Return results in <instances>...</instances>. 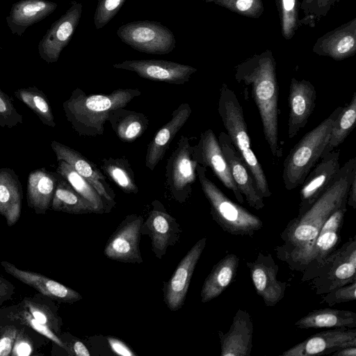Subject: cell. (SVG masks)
Instances as JSON below:
<instances>
[{
	"instance_id": "1",
	"label": "cell",
	"mask_w": 356,
	"mask_h": 356,
	"mask_svg": "<svg viewBox=\"0 0 356 356\" xmlns=\"http://www.w3.org/2000/svg\"><path fill=\"white\" fill-rule=\"evenodd\" d=\"M356 175V158L341 166L332 184L302 215L289 220L280 234L281 245L275 248L277 257L289 264L314 241L329 216L347 204L348 192Z\"/></svg>"
},
{
	"instance_id": "2",
	"label": "cell",
	"mask_w": 356,
	"mask_h": 356,
	"mask_svg": "<svg viewBox=\"0 0 356 356\" xmlns=\"http://www.w3.org/2000/svg\"><path fill=\"white\" fill-rule=\"evenodd\" d=\"M234 78L250 88L261 118L265 140L271 154L276 158L282 156L278 131L279 86L276 63L273 54L266 50L255 54L234 68Z\"/></svg>"
},
{
	"instance_id": "3",
	"label": "cell",
	"mask_w": 356,
	"mask_h": 356,
	"mask_svg": "<svg viewBox=\"0 0 356 356\" xmlns=\"http://www.w3.org/2000/svg\"><path fill=\"white\" fill-rule=\"evenodd\" d=\"M138 89H117L108 94L87 95L74 89L63 103L67 120L80 136L97 137L104 133V124L111 111L125 107L139 97Z\"/></svg>"
},
{
	"instance_id": "4",
	"label": "cell",
	"mask_w": 356,
	"mask_h": 356,
	"mask_svg": "<svg viewBox=\"0 0 356 356\" xmlns=\"http://www.w3.org/2000/svg\"><path fill=\"white\" fill-rule=\"evenodd\" d=\"M218 112L227 134L250 172L256 187L263 198L272 193L261 163L252 149L243 108L234 92L226 83L220 89Z\"/></svg>"
},
{
	"instance_id": "5",
	"label": "cell",
	"mask_w": 356,
	"mask_h": 356,
	"mask_svg": "<svg viewBox=\"0 0 356 356\" xmlns=\"http://www.w3.org/2000/svg\"><path fill=\"white\" fill-rule=\"evenodd\" d=\"M342 109L336 108L332 113L295 145L284 161L282 179L284 187L291 191L302 184L318 163L326 147L333 121Z\"/></svg>"
},
{
	"instance_id": "6",
	"label": "cell",
	"mask_w": 356,
	"mask_h": 356,
	"mask_svg": "<svg viewBox=\"0 0 356 356\" xmlns=\"http://www.w3.org/2000/svg\"><path fill=\"white\" fill-rule=\"evenodd\" d=\"M197 177L210 205L213 220L225 232L236 236H252L262 229V220L245 208L228 198L207 176V168L197 164Z\"/></svg>"
},
{
	"instance_id": "7",
	"label": "cell",
	"mask_w": 356,
	"mask_h": 356,
	"mask_svg": "<svg viewBox=\"0 0 356 356\" xmlns=\"http://www.w3.org/2000/svg\"><path fill=\"white\" fill-rule=\"evenodd\" d=\"M347 204L334 211L325 220L310 245L288 264L292 270L302 273L301 282L310 281L317 268L341 242V230L347 211Z\"/></svg>"
},
{
	"instance_id": "8",
	"label": "cell",
	"mask_w": 356,
	"mask_h": 356,
	"mask_svg": "<svg viewBox=\"0 0 356 356\" xmlns=\"http://www.w3.org/2000/svg\"><path fill=\"white\" fill-rule=\"evenodd\" d=\"M316 295L356 281V235L350 237L317 268L311 280Z\"/></svg>"
},
{
	"instance_id": "9",
	"label": "cell",
	"mask_w": 356,
	"mask_h": 356,
	"mask_svg": "<svg viewBox=\"0 0 356 356\" xmlns=\"http://www.w3.org/2000/svg\"><path fill=\"white\" fill-rule=\"evenodd\" d=\"M116 33L124 43L143 53L167 54L176 46L173 33L158 22H129L120 26Z\"/></svg>"
},
{
	"instance_id": "10",
	"label": "cell",
	"mask_w": 356,
	"mask_h": 356,
	"mask_svg": "<svg viewBox=\"0 0 356 356\" xmlns=\"http://www.w3.org/2000/svg\"><path fill=\"white\" fill-rule=\"evenodd\" d=\"M197 163L193 157V146L189 139L181 136L176 149L167 161L166 185L171 196L179 203L186 202L192 193V186L197 178Z\"/></svg>"
},
{
	"instance_id": "11",
	"label": "cell",
	"mask_w": 356,
	"mask_h": 356,
	"mask_svg": "<svg viewBox=\"0 0 356 356\" xmlns=\"http://www.w3.org/2000/svg\"><path fill=\"white\" fill-rule=\"evenodd\" d=\"M143 221L140 215L127 216L109 237L104 250L105 256L124 263H142L139 243Z\"/></svg>"
},
{
	"instance_id": "12",
	"label": "cell",
	"mask_w": 356,
	"mask_h": 356,
	"mask_svg": "<svg viewBox=\"0 0 356 356\" xmlns=\"http://www.w3.org/2000/svg\"><path fill=\"white\" fill-rule=\"evenodd\" d=\"M81 13V3L72 1L65 13L52 23L38 45L39 56L43 60L47 63L58 61L79 24Z\"/></svg>"
},
{
	"instance_id": "13",
	"label": "cell",
	"mask_w": 356,
	"mask_h": 356,
	"mask_svg": "<svg viewBox=\"0 0 356 356\" xmlns=\"http://www.w3.org/2000/svg\"><path fill=\"white\" fill-rule=\"evenodd\" d=\"M181 229L177 220L165 209L162 203L155 200L140 229L141 235L151 239L152 250L155 257L161 259L170 246L179 241Z\"/></svg>"
},
{
	"instance_id": "14",
	"label": "cell",
	"mask_w": 356,
	"mask_h": 356,
	"mask_svg": "<svg viewBox=\"0 0 356 356\" xmlns=\"http://www.w3.org/2000/svg\"><path fill=\"white\" fill-rule=\"evenodd\" d=\"M207 238L199 239L177 265L163 287V301L167 307L176 312L184 305L195 266L206 246Z\"/></svg>"
},
{
	"instance_id": "15",
	"label": "cell",
	"mask_w": 356,
	"mask_h": 356,
	"mask_svg": "<svg viewBox=\"0 0 356 356\" xmlns=\"http://www.w3.org/2000/svg\"><path fill=\"white\" fill-rule=\"evenodd\" d=\"M340 168L339 149H334L320 159L302 184L298 216L306 212L327 190Z\"/></svg>"
},
{
	"instance_id": "16",
	"label": "cell",
	"mask_w": 356,
	"mask_h": 356,
	"mask_svg": "<svg viewBox=\"0 0 356 356\" xmlns=\"http://www.w3.org/2000/svg\"><path fill=\"white\" fill-rule=\"evenodd\" d=\"M113 67L134 72L145 79L175 85L188 82L197 70L190 65L156 59L128 60L114 64Z\"/></svg>"
},
{
	"instance_id": "17",
	"label": "cell",
	"mask_w": 356,
	"mask_h": 356,
	"mask_svg": "<svg viewBox=\"0 0 356 356\" xmlns=\"http://www.w3.org/2000/svg\"><path fill=\"white\" fill-rule=\"evenodd\" d=\"M193 157L199 165L210 168L220 182L233 193L236 200L241 204L244 203V197L234 181L218 140L212 129H208L201 134L198 143L193 146Z\"/></svg>"
},
{
	"instance_id": "18",
	"label": "cell",
	"mask_w": 356,
	"mask_h": 356,
	"mask_svg": "<svg viewBox=\"0 0 356 356\" xmlns=\"http://www.w3.org/2000/svg\"><path fill=\"white\" fill-rule=\"evenodd\" d=\"M255 291L267 307L275 306L284 297L286 283L277 278L279 266L270 253L259 252L253 261H247Z\"/></svg>"
},
{
	"instance_id": "19",
	"label": "cell",
	"mask_w": 356,
	"mask_h": 356,
	"mask_svg": "<svg viewBox=\"0 0 356 356\" xmlns=\"http://www.w3.org/2000/svg\"><path fill=\"white\" fill-rule=\"evenodd\" d=\"M347 346H356V329L334 328L316 333L284 351L283 356H314L332 354Z\"/></svg>"
},
{
	"instance_id": "20",
	"label": "cell",
	"mask_w": 356,
	"mask_h": 356,
	"mask_svg": "<svg viewBox=\"0 0 356 356\" xmlns=\"http://www.w3.org/2000/svg\"><path fill=\"white\" fill-rule=\"evenodd\" d=\"M316 91L309 81L292 78L288 97L287 136L294 138L307 123L316 105Z\"/></svg>"
},
{
	"instance_id": "21",
	"label": "cell",
	"mask_w": 356,
	"mask_h": 356,
	"mask_svg": "<svg viewBox=\"0 0 356 356\" xmlns=\"http://www.w3.org/2000/svg\"><path fill=\"white\" fill-rule=\"evenodd\" d=\"M218 140L234 181L243 197H245V201L250 207L256 210L263 209L264 198L259 194L250 172L233 145L230 138L227 133L221 131Z\"/></svg>"
},
{
	"instance_id": "22",
	"label": "cell",
	"mask_w": 356,
	"mask_h": 356,
	"mask_svg": "<svg viewBox=\"0 0 356 356\" xmlns=\"http://www.w3.org/2000/svg\"><path fill=\"white\" fill-rule=\"evenodd\" d=\"M51 147L58 161H64L84 177L105 200L115 204V194L106 181L100 169L79 152L58 141L53 140Z\"/></svg>"
},
{
	"instance_id": "23",
	"label": "cell",
	"mask_w": 356,
	"mask_h": 356,
	"mask_svg": "<svg viewBox=\"0 0 356 356\" xmlns=\"http://www.w3.org/2000/svg\"><path fill=\"white\" fill-rule=\"evenodd\" d=\"M1 265L8 274L51 300L73 303L82 299L81 295L76 291L40 273L20 269L8 261H2Z\"/></svg>"
},
{
	"instance_id": "24",
	"label": "cell",
	"mask_w": 356,
	"mask_h": 356,
	"mask_svg": "<svg viewBox=\"0 0 356 356\" xmlns=\"http://www.w3.org/2000/svg\"><path fill=\"white\" fill-rule=\"evenodd\" d=\"M253 322L250 314L238 309L227 332H218L220 356H250L252 348Z\"/></svg>"
},
{
	"instance_id": "25",
	"label": "cell",
	"mask_w": 356,
	"mask_h": 356,
	"mask_svg": "<svg viewBox=\"0 0 356 356\" xmlns=\"http://www.w3.org/2000/svg\"><path fill=\"white\" fill-rule=\"evenodd\" d=\"M192 113L188 103L181 104L172 113L170 120L156 134L147 146L145 166L153 171L164 157L177 134L184 127Z\"/></svg>"
},
{
	"instance_id": "26",
	"label": "cell",
	"mask_w": 356,
	"mask_h": 356,
	"mask_svg": "<svg viewBox=\"0 0 356 356\" xmlns=\"http://www.w3.org/2000/svg\"><path fill=\"white\" fill-rule=\"evenodd\" d=\"M57 6L49 0H19L12 5L6 21L13 34L22 36L30 26L54 13Z\"/></svg>"
},
{
	"instance_id": "27",
	"label": "cell",
	"mask_w": 356,
	"mask_h": 356,
	"mask_svg": "<svg viewBox=\"0 0 356 356\" xmlns=\"http://www.w3.org/2000/svg\"><path fill=\"white\" fill-rule=\"evenodd\" d=\"M313 51L336 60L354 55L356 51V19L320 38L315 43Z\"/></svg>"
},
{
	"instance_id": "28",
	"label": "cell",
	"mask_w": 356,
	"mask_h": 356,
	"mask_svg": "<svg viewBox=\"0 0 356 356\" xmlns=\"http://www.w3.org/2000/svg\"><path fill=\"white\" fill-rule=\"evenodd\" d=\"M60 175L45 168L31 172L26 184L28 206L37 214H44L50 209Z\"/></svg>"
},
{
	"instance_id": "29",
	"label": "cell",
	"mask_w": 356,
	"mask_h": 356,
	"mask_svg": "<svg viewBox=\"0 0 356 356\" xmlns=\"http://www.w3.org/2000/svg\"><path fill=\"white\" fill-rule=\"evenodd\" d=\"M23 191L17 175L9 168H0V214L11 227L21 215Z\"/></svg>"
},
{
	"instance_id": "30",
	"label": "cell",
	"mask_w": 356,
	"mask_h": 356,
	"mask_svg": "<svg viewBox=\"0 0 356 356\" xmlns=\"http://www.w3.org/2000/svg\"><path fill=\"white\" fill-rule=\"evenodd\" d=\"M239 262L236 254H228L213 266L202 287V302H208L218 297L230 285L236 275Z\"/></svg>"
},
{
	"instance_id": "31",
	"label": "cell",
	"mask_w": 356,
	"mask_h": 356,
	"mask_svg": "<svg viewBox=\"0 0 356 356\" xmlns=\"http://www.w3.org/2000/svg\"><path fill=\"white\" fill-rule=\"evenodd\" d=\"M300 329L356 327V313L331 308L314 309L295 323Z\"/></svg>"
},
{
	"instance_id": "32",
	"label": "cell",
	"mask_w": 356,
	"mask_h": 356,
	"mask_svg": "<svg viewBox=\"0 0 356 356\" xmlns=\"http://www.w3.org/2000/svg\"><path fill=\"white\" fill-rule=\"evenodd\" d=\"M107 120L117 136L126 143H132L140 137L149 126V119L144 113L124 107L111 111Z\"/></svg>"
},
{
	"instance_id": "33",
	"label": "cell",
	"mask_w": 356,
	"mask_h": 356,
	"mask_svg": "<svg viewBox=\"0 0 356 356\" xmlns=\"http://www.w3.org/2000/svg\"><path fill=\"white\" fill-rule=\"evenodd\" d=\"M56 172L66 179L72 187L94 207L97 213L109 212L115 206L102 197L95 188L64 161H58Z\"/></svg>"
},
{
	"instance_id": "34",
	"label": "cell",
	"mask_w": 356,
	"mask_h": 356,
	"mask_svg": "<svg viewBox=\"0 0 356 356\" xmlns=\"http://www.w3.org/2000/svg\"><path fill=\"white\" fill-rule=\"evenodd\" d=\"M50 209L72 214L96 213L92 205L79 195L61 175Z\"/></svg>"
},
{
	"instance_id": "35",
	"label": "cell",
	"mask_w": 356,
	"mask_h": 356,
	"mask_svg": "<svg viewBox=\"0 0 356 356\" xmlns=\"http://www.w3.org/2000/svg\"><path fill=\"white\" fill-rule=\"evenodd\" d=\"M356 122V92H354L350 102L332 122L328 143L322 156L336 149L344 142L355 127ZM321 156V157H322Z\"/></svg>"
},
{
	"instance_id": "36",
	"label": "cell",
	"mask_w": 356,
	"mask_h": 356,
	"mask_svg": "<svg viewBox=\"0 0 356 356\" xmlns=\"http://www.w3.org/2000/svg\"><path fill=\"white\" fill-rule=\"evenodd\" d=\"M100 168L125 193L137 194L138 187L134 173L126 158L103 159Z\"/></svg>"
},
{
	"instance_id": "37",
	"label": "cell",
	"mask_w": 356,
	"mask_h": 356,
	"mask_svg": "<svg viewBox=\"0 0 356 356\" xmlns=\"http://www.w3.org/2000/svg\"><path fill=\"white\" fill-rule=\"evenodd\" d=\"M46 297L45 299L36 295L33 297H25L19 304L26 309L33 317L40 323L47 325L60 337L61 332L62 319L59 316L55 305Z\"/></svg>"
},
{
	"instance_id": "38",
	"label": "cell",
	"mask_w": 356,
	"mask_h": 356,
	"mask_svg": "<svg viewBox=\"0 0 356 356\" xmlns=\"http://www.w3.org/2000/svg\"><path fill=\"white\" fill-rule=\"evenodd\" d=\"M14 94L35 113L44 124L50 127H56L49 102L42 90L35 86H29L17 89Z\"/></svg>"
},
{
	"instance_id": "39",
	"label": "cell",
	"mask_w": 356,
	"mask_h": 356,
	"mask_svg": "<svg viewBox=\"0 0 356 356\" xmlns=\"http://www.w3.org/2000/svg\"><path fill=\"white\" fill-rule=\"evenodd\" d=\"M0 318L19 323L31 328L65 350V344L60 337L49 327L35 319L19 303L1 309Z\"/></svg>"
},
{
	"instance_id": "40",
	"label": "cell",
	"mask_w": 356,
	"mask_h": 356,
	"mask_svg": "<svg viewBox=\"0 0 356 356\" xmlns=\"http://www.w3.org/2000/svg\"><path fill=\"white\" fill-rule=\"evenodd\" d=\"M282 33L283 37L291 39L298 26V0H276Z\"/></svg>"
},
{
	"instance_id": "41",
	"label": "cell",
	"mask_w": 356,
	"mask_h": 356,
	"mask_svg": "<svg viewBox=\"0 0 356 356\" xmlns=\"http://www.w3.org/2000/svg\"><path fill=\"white\" fill-rule=\"evenodd\" d=\"M216 4L249 17H259L264 11L261 0H219Z\"/></svg>"
},
{
	"instance_id": "42",
	"label": "cell",
	"mask_w": 356,
	"mask_h": 356,
	"mask_svg": "<svg viewBox=\"0 0 356 356\" xmlns=\"http://www.w3.org/2000/svg\"><path fill=\"white\" fill-rule=\"evenodd\" d=\"M126 0H99L94 15L95 28L106 25L118 13Z\"/></svg>"
},
{
	"instance_id": "43",
	"label": "cell",
	"mask_w": 356,
	"mask_h": 356,
	"mask_svg": "<svg viewBox=\"0 0 356 356\" xmlns=\"http://www.w3.org/2000/svg\"><path fill=\"white\" fill-rule=\"evenodd\" d=\"M23 122V117L15 108L12 99L0 88V127L13 128Z\"/></svg>"
},
{
	"instance_id": "44",
	"label": "cell",
	"mask_w": 356,
	"mask_h": 356,
	"mask_svg": "<svg viewBox=\"0 0 356 356\" xmlns=\"http://www.w3.org/2000/svg\"><path fill=\"white\" fill-rule=\"evenodd\" d=\"M356 300V281L335 288L323 295L321 302L329 306L354 301Z\"/></svg>"
},
{
	"instance_id": "45",
	"label": "cell",
	"mask_w": 356,
	"mask_h": 356,
	"mask_svg": "<svg viewBox=\"0 0 356 356\" xmlns=\"http://www.w3.org/2000/svg\"><path fill=\"white\" fill-rule=\"evenodd\" d=\"M18 328L14 325L3 326L0 330V356L11 355Z\"/></svg>"
},
{
	"instance_id": "46",
	"label": "cell",
	"mask_w": 356,
	"mask_h": 356,
	"mask_svg": "<svg viewBox=\"0 0 356 356\" xmlns=\"http://www.w3.org/2000/svg\"><path fill=\"white\" fill-rule=\"evenodd\" d=\"M33 345L24 329H18L12 350V356H29L33 355Z\"/></svg>"
},
{
	"instance_id": "47",
	"label": "cell",
	"mask_w": 356,
	"mask_h": 356,
	"mask_svg": "<svg viewBox=\"0 0 356 356\" xmlns=\"http://www.w3.org/2000/svg\"><path fill=\"white\" fill-rule=\"evenodd\" d=\"M109 346L113 353L122 356H136V354L120 339L108 337L107 338Z\"/></svg>"
},
{
	"instance_id": "48",
	"label": "cell",
	"mask_w": 356,
	"mask_h": 356,
	"mask_svg": "<svg viewBox=\"0 0 356 356\" xmlns=\"http://www.w3.org/2000/svg\"><path fill=\"white\" fill-rule=\"evenodd\" d=\"M65 350L69 355L90 356L88 349L85 344L79 340L75 339L70 342L63 341Z\"/></svg>"
},
{
	"instance_id": "49",
	"label": "cell",
	"mask_w": 356,
	"mask_h": 356,
	"mask_svg": "<svg viewBox=\"0 0 356 356\" xmlns=\"http://www.w3.org/2000/svg\"><path fill=\"white\" fill-rule=\"evenodd\" d=\"M339 0H311L307 11H313L316 15H325L331 6Z\"/></svg>"
},
{
	"instance_id": "50",
	"label": "cell",
	"mask_w": 356,
	"mask_h": 356,
	"mask_svg": "<svg viewBox=\"0 0 356 356\" xmlns=\"http://www.w3.org/2000/svg\"><path fill=\"white\" fill-rule=\"evenodd\" d=\"M15 291V287L0 275V305L10 299Z\"/></svg>"
},
{
	"instance_id": "51",
	"label": "cell",
	"mask_w": 356,
	"mask_h": 356,
	"mask_svg": "<svg viewBox=\"0 0 356 356\" xmlns=\"http://www.w3.org/2000/svg\"><path fill=\"white\" fill-rule=\"evenodd\" d=\"M347 204L353 209H356V175H355L351 181L348 192Z\"/></svg>"
},
{
	"instance_id": "52",
	"label": "cell",
	"mask_w": 356,
	"mask_h": 356,
	"mask_svg": "<svg viewBox=\"0 0 356 356\" xmlns=\"http://www.w3.org/2000/svg\"><path fill=\"white\" fill-rule=\"evenodd\" d=\"M333 356H356V346L341 348L332 354Z\"/></svg>"
},
{
	"instance_id": "53",
	"label": "cell",
	"mask_w": 356,
	"mask_h": 356,
	"mask_svg": "<svg viewBox=\"0 0 356 356\" xmlns=\"http://www.w3.org/2000/svg\"><path fill=\"white\" fill-rule=\"evenodd\" d=\"M311 0H302L301 8L304 9L305 12L307 11Z\"/></svg>"
},
{
	"instance_id": "54",
	"label": "cell",
	"mask_w": 356,
	"mask_h": 356,
	"mask_svg": "<svg viewBox=\"0 0 356 356\" xmlns=\"http://www.w3.org/2000/svg\"><path fill=\"white\" fill-rule=\"evenodd\" d=\"M203 1H205L207 2H213L216 3L219 0H203Z\"/></svg>"
},
{
	"instance_id": "55",
	"label": "cell",
	"mask_w": 356,
	"mask_h": 356,
	"mask_svg": "<svg viewBox=\"0 0 356 356\" xmlns=\"http://www.w3.org/2000/svg\"><path fill=\"white\" fill-rule=\"evenodd\" d=\"M3 327V325H0V330H1V327Z\"/></svg>"
}]
</instances>
